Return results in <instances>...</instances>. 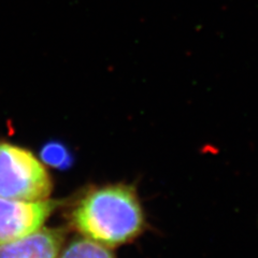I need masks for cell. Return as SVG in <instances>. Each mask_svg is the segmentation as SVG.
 I'll use <instances>...</instances> for the list:
<instances>
[{"mask_svg":"<svg viewBox=\"0 0 258 258\" xmlns=\"http://www.w3.org/2000/svg\"><path fill=\"white\" fill-rule=\"evenodd\" d=\"M40 156L43 163L57 169H67L72 164V156L66 145L60 142H48L41 149Z\"/></svg>","mask_w":258,"mask_h":258,"instance_id":"6","label":"cell"},{"mask_svg":"<svg viewBox=\"0 0 258 258\" xmlns=\"http://www.w3.org/2000/svg\"><path fill=\"white\" fill-rule=\"evenodd\" d=\"M62 242L60 229H40L24 238L0 243V258H58Z\"/></svg>","mask_w":258,"mask_h":258,"instance_id":"4","label":"cell"},{"mask_svg":"<svg viewBox=\"0 0 258 258\" xmlns=\"http://www.w3.org/2000/svg\"><path fill=\"white\" fill-rule=\"evenodd\" d=\"M60 201L16 200L0 197V243L31 235L42 228Z\"/></svg>","mask_w":258,"mask_h":258,"instance_id":"3","label":"cell"},{"mask_svg":"<svg viewBox=\"0 0 258 258\" xmlns=\"http://www.w3.org/2000/svg\"><path fill=\"white\" fill-rule=\"evenodd\" d=\"M72 219L86 238L108 246L133 240L144 225L136 192L125 185H109L87 194L75 209Z\"/></svg>","mask_w":258,"mask_h":258,"instance_id":"1","label":"cell"},{"mask_svg":"<svg viewBox=\"0 0 258 258\" xmlns=\"http://www.w3.org/2000/svg\"><path fill=\"white\" fill-rule=\"evenodd\" d=\"M59 258H114V256L103 244L84 238L72 241Z\"/></svg>","mask_w":258,"mask_h":258,"instance_id":"5","label":"cell"},{"mask_svg":"<svg viewBox=\"0 0 258 258\" xmlns=\"http://www.w3.org/2000/svg\"><path fill=\"white\" fill-rule=\"evenodd\" d=\"M51 191V177L41 161L26 149L0 142V197L41 200Z\"/></svg>","mask_w":258,"mask_h":258,"instance_id":"2","label":"cell"}]
</instances>
